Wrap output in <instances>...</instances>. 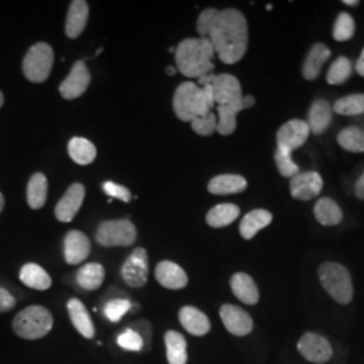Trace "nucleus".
I'll use <instances>...</instances> for the list:
<instances>
[{"mask_svg": "<svg viewBox=\"0 0 364 364\" xmlns=\"http://www.w3.org/2000/svg\"><path fill=\"white\" fill-rule=\"evenodd\" d=\"M91 254V240L81 231H69L64 239V257L68 264H80Z\"/></svg>", "mask_w": 364, "mask_h": 364, "instance_id": "nucleus-16", "label": "nucleus"}, {"mask_svg": "<svg viewBox=\"0 0 364 364\" xmlns=\"http://www.w3.org/2000/svg\"><path fill=\"white\" fill-rule=\"evenodd\" d=\"M243 100V99H242ZM243 111V105H218V132L224 136L232 135L236 130V117Z\"/></svg>", "mask_w": 364, "mask_h": 364, "instance_id": "nucleus-33", "label": "nucleus"}, {"mask_svg": "<svg viewBox=\"0 0 364 364\" xmlns=\"http://www.w3.org/2000/svg\"><path fill=\"white\" fill-rule=\"evenodd\" d=\"M21 281L30 289L48 290L52 287V277L37 263H26L19 273Z\"/></svg>", "mask_w": 364, "mask_h": 364, "instance_id": "nucleus-27", "label": "nucleus"}, {"mask_svg": "<svg viewBox=\"0 0 364 364\" xmlns=\"http://www.w3.org/2000/svg\"><path fill=\"white\" fill-rule=\"evenodd\" d=\"M132 308L131 301L127 299H115L108 301L105 305V316L111 323H119L123 316L130 312Z\"/></svg>", "mask_w": 364, "mask_h": 364, "instance_id": "nucleus-39", "label": "nucleus"}, {"mask_svg": "<svg viewBox=\"0 0 364 364\" xmlns=\"http://www.w3.org/2000/svg\"><path fill=\"white\" fill-rule=\"evenodd\" d=\"M240 215V208L235 204H219L207 213V224L212 228H224L232 224Z\"/></svg>", "mask_w": 364, "mask_h": 364, "instance_id": "nucleus-30", "label": "nucleus"}, {"mask_svg": "<svg viewBox=\"0 0 364 364\" xmlns=\"http://www.w3.org/2000/svg\"><path fill=\"white\" fill-rule=\"evenodd\" d=\"M192 130L201 136H209L218 130V117L213 112H209L207 117H195L191 122Z\"/></svg>", "mask_w": 364, "mask_h": 364, "instance_id": "nucleus-41", "label": "nucleus"}, {"mask_svg": "<svg viewBox=\"0 0 364 364\" xmlns=\"http://www.w3.org/2000/svg\"><path fill=\"white\" fill-rule=\"evenodd\" d=\"M197 33L208 38L221 63L232 65L239 63L247 52V19L235 9H207L197 19Z\"/></svg>", "mask_w": 364, "mask_h": 364, "instance_id": "nucleus-1", "label": "nucleus"}, {"mask_svg": "<svg viewBox=\"0 0 364 364\" xmlns=\"http://www.w3.org/2000/svg\"><path fill=\"white\" fill-rule=\"evenodd\" d=\"M180 323L185 331L193 336H204L210 331V321L205 313L195 306H183L178 313Z\"/></svg>", "mask_w": 364, "mask_h": 364, "instance_id": "nucleus-22", "label": "nucleus"}, {"mask_svg": "<svg viewBox=\"0 0 364 364\" xmlns=\"http://www.w3.org/2000/svg\"><path fill=\"white\" fill-rule=\"evenodd\" d=\"M213 95H215V103L218 105H232L242 103L243 91L239 80L228 75L223 73L215 77L212 82Z\"/></svg>", "mask_w": 364, "mask_h": 364, "instance_id": "nucleus-14", "label": "nucleus"}, {"mask_svg": "<svg viewBox=\"0 0 364 364\" xmlns=\"http://www.w3.org/2000/svg\"><path fill=\"white\" fill-rule=\"evenodd\" d=\"M166 72H168V75H170V76H174V75H176V68L169 66V68L166 69Z\"/></svg>", "mask_w": 364, "mask_h": 364, "instance_id": "nucleus-49", "label": "nucleus"}, {"mask_svg": "<svg viewBox=\"0 0 364 364\" xmlns=\"http://www.w3.org/2000/svg\"><path fill=\"white\" fill-rule=\"evenodd\" d=\"M235 297L246 305H257L259 302V289L255 281L246 273H236L230 281Z\"/></svg>", "mask_w": 364, "mask_h": 364, "instance_id": "nucleus-23", "label": "nucleus"}, {"mask_svg": "<svg viewBox=\"0 0 364 364\" xmlns=\"http://www.w3.org/2000/svg\"><path fill=\"white\" fill-rule=\"evenodd\" d=\"M324 180L317 171H299L290 178V195L299 201H311L321 193Z\"/></svg>", "mask_w": 364, "mask_h": 364, "instance_id": "nucleus-11", "label": "nucleus"}, {"mask_svg": "<svg viewBox=\"0 0 364 364\" xmlns=\"http://www.w3.org/2000/svg\"><path fill=\"white\" fill-rule=\"evenodd\" d=\"M355 70L358 72L359 76L364 77V48L362 53H360V55H359V58H358V61H356V64H355Z\"/></svg>", "mask_w": 364, "mask_h": 364, "instance_id": "nucleus-46", "label": "nucleus"}, {"mask_svg": "<svg viewBox=\"0 0 364 364\" xmlns=\"http://www.w3.org/2000/svg\"><path fill=\"white\" fill-rule=\"evenodd\" d=\"M338 144L350 153H364V131L353 124L348 126L338 132Z\"/></svg>", "mask_w": 364, "mask_h": 364, "instance_id": "nucleus-34", "label": "nucleus"}, {"mask_svg": "<svg viewBox=\"0 0 364 364\" xmlns=\"http://www.w3.org/2000/svg\"><path fill=\"white\" fill-rule=\"evenodd\" d=\"M333 120L332 105L326 99H316L308 112V126L314 135H320L328 130Z\"/></svg>", "mask_w": 364, "mask_h": 364, "instance_id": "nucleus-20", "label": "nucleus"}, {"mask_svg": "<svg viewBox=\"0 0 364 364\" xmlns=\"http://www.w3.org/2000/svg\"><path fill=\"white\" fill-rule=\"evenodd\" d=\"M273 221V215L266 209H254L248 212L247 215L240 221L239 231L243 239L251 240L254 236L259 232L260 230L270 225Z\"/></svg>", "mask_w": 364, "mask_h": 364, "instance_id": "nucleus-25", "label": "nucleus"}, {"mask_svg": "<svg viewBox=\"0 0 364 364\" xmlns=\"http://www.w3.org/2000/svg\"><path fill=\"white\" fill-rule=\"evenodd\" d=\"M117 346L126 351L139 352L144 348V340L135 329H126L117 335Z\"/></svg>", "mask_w": 364, "mask_h": 364, "instance_id": "nucleus-40", "label": "nucleus"}, {"mask_svg": "<svg viewBox=\"0 0 364 364\" xmlns=\"http://www.w3.org/2000/svg\"><path fill=\"white\" fill-rule=\"evenodd\" d=\"M103 189H105V193L109 196V197L117 198V200H120L123 203H130V191L126 186L119 185L117 182L107 181L103 185Z\"/></svg>", "mask_w": 364, "mask_h": 364, "instance_id": "nucleus-42", "label": "nucleus"}, {"mask_svg": "<svg viewBox=\"0 0 364 364\" xmlns=\"http://www.w3.org/2000/svg\"><path fill=\"white\" fill-rule=\"evenodd\" d=\"M331 57V49L321 43H314L311 50L306 54L304 64H302V76L308 81H314L320 77L321 70L326 65V61Z\"/></svg>", "mask_w": 364, "mask_h": 364, "instance_id": "nucleus-18", "label": "nucleus"}, {"mask_svg": "<svg viewBox=\"0 0 364 364\" xmlns=\"http://www.w3.org/2000/svg\"><path fill=\"white\" fill-rule=\"evenodd\" d=\"M242 105H243V109H248V108L254 107V105H255V99H254V96H251V95H246V96H243Z\"/></svg>", "mask_w": 364, "mask_h": 364, "instance_id": "nucleus-47", "label": "nucleus"}, {"mask_svg": "<svg viewBox=\"0 0 364 364\" xmlns=\"http://www.w3.org/2000/svg\"><path fill=\"white\" fill-rule=\"evenodd\" d=\"M156 279L161 287L169 290H181L189 281L181 266L170 260H162L156 264Z\"/></svg>", "mask_w": 364, "mask_h": 364, "instance_id": "nucleus-17", "label": "nucleus"}, {"mask_svg": "<svg viewBox=\"0 0 364 364\" xmlns=\"http://www.w3.org/2000/svg\"><path fill=\"white\" fill-rule=\"evenodd\" d=\"M333 114L344 117H360L364 114V93H353L335 102Z\"/></svg>", "mask_w": 364, "mask_h": 364, "instance_id": "nucleus-35", "label": "nucleus"}, {"mask_svg": "<svg viewBox=\"0 0 364 364\" xmlns=\"http://www.w3.org/2000/svg\"><path fill=\"white\" fill-rule=\"evenodd\" d=\"M318 279L326 293L340 305H348L353 299L350 272L336 262H324L318 267Z\"/></svg>", "mask_w": 364, "mask_h": 364, "instance_id": "nucleus-5", "label": "nucleus"}, {"mask_svg": "<svg viewBox=\"0 0 364 364\" xmlns=\"http://www.w3.org/2000/svg\"><path fill=\"white\" fill-rule=\"evenodd\" d=\"M4 208V196L0 193V212Z\"/></svg>", "mask_w": 364, "mask_h": 364, "instance_id": "nucleus-50", "label": "nucleus"}, {"mask_svg": "<svg viewBox=\"0 0 364 364\" xmlns=\"http://www.w3.org/2000/svg\"><path fill=\"white\" fill-rule=\"evenodd\" d=\"M90 6L84 0H75L69 6L66 16L65 33L68 38L76 39L82 34L88 23Z\"/></svg>", "mask_w": 364, "mask_h": 364, "instance_id": "nucleus-19", "label": "nucleus"}, {"mask_svg": "<svg viewBox=\"0 0 364 364\" xmlns=\"http://www.w3.org/2000/svg\"><path fill=\"white\" fill-rule=\"evenodd\" d=\"M356 25L355 19L348 13H340L333 25V38L338 42H346L355 36Z\"/></svg>", "mask_w": 364, "mask_h": 364, "instance_id": "nucleus-37", "label": "nucleus"}, {"mask_svg": "<svg viewBox=\"0 0 364 364\" xmlns=\"http://www.w3.org/2000/svg\"><path fill=\"white\" fill-rule=\"evenodd\" d=\"M53 324L54 320L49 309L41 305H31L15 316L13 331L19 338L38 340L52 331Z\"/></svg>", "mask_w": 364, "mask_h": 364, "instance_id": "nucleus-4", "label": "nucleus"}, {"mask_svg": "<svg viewBox=\"0 0 364 364\" xmlns=\"http://www.w3.org/2000/svg\"><path fill=\"white\" fill-rule=\"evenodd\" d=\"M343 4L350 6V7H356V6H359V1L358 0H343Z\"/></svg>", "mask_w": 364, "mask_h": 364, "instance_id": "nucleus-48", "label": "nucleus"}, {"mask_svg": "<svg viewBox=\"0 0 364 364\" xmlns=\"http://www.w3.org/2000/svg\"><path fill=\"white\" fill-rule=\"evenodd\" d=\"M53 64L54 52L52 46L45 42H38L28 49L23 58V75L28 81L41 84L50 76Z\"/></svg>", "mask_w": 364, "mask_h": 364, "instance_id": "nucleus-6", "label": "nucleus"}, {"mask_svg": "<svg viewBox=\"0 0 364 364\" xmlns=\"http://www.w3.org/2000/svg\"><path fill=\"white\" fill-rule=\"evenodd\" d=\"M353 72L351 60L341 55L338 57L326 72V82L329 85H343L348 78L351 77Z\"/></svg>", "mask_w": 364, "mask_h": 364, "instance_id": "nucleus-36", "label": "nucleus"}, {"mask_svg": "<svg viewBox=\"0 0 364 364\" xmlns=\"http://www.w3.org/2000/svg\"><path fill=\"white\" fill-rule=\"evenodd\" d=\"M166 359L169 364L188 363V344L186 338L177 331H168L165 333Z\"/></svg>", "mask_w": 364, "mask_h": 364, "instance_id": "nucleus-29", "label": "nucleus"}, {"mask_svg": "<svg viewBox=\"0 0 364 364\" xmlns=\"http://www.w3.org/2000/svg\"><path fill=\"white\" fill-rule=\"evenodd\" d=\"M220 318L225 329L234 336H247L254 329L252 317L240 306L225 304L220 308Z\"/></svg>", "mask_w": 364, "mask_h": 364, "instance_id": "nucleus-12", "label": "nucleus"}, {"mask_svg": "<svg viewBox=\"0 0 364 364\" xmlns=\"http://www.w3.org/2000/svg\"><path fill=\"white\" fill-rule=\"evenodd\" d=\"M314 218L324 227H335L343 221V210L338 203L329 197H321L314 204Z\"/></svg>", "mask_w": 364, "mask_h": 364, "instance_id": "nucleus-26", "label": "nucleus"}, {"mask_svg": "<svg viewBox=\"0 0 364 364\" xmlns=\"http://www.w3.org/2000/svg\"><path fill=\"white\" fill-rule=\"evenodd\" d=\"M68 313L70 321L76 328L78 333L85 338H95V326L92 321L91 314L85 305L78 299H70L68 301Z\"/></svg>", "mask_w": 364, "mask_h": 364, "instance_id": "nucleus-21", "label": "nucleus"}, {"mask_svg": "<svg viewBox=\"0 0 364 364\" xmlns=\"http://www.w3.org/2000/svg\"><path fill=\"white\" fill-rule=\"evenodd\" d=\"M266 10H269V11H272V10H273V7H272V4H267V6H266Z\"/></svg>", "mask_w": 364, "mask_h": 364, "instance_id": "nucleus-52", "label": "nucleus"}, {"mask_svg": "<svg viewBox=\"0 0 364 364\" xmlns=\"http://www.w3.org/2000/svg\"><path fill=\"white\" fill-rule=\"evenodd\" d=\"M215 77H216V75H213V73L204 75V76H201V77L198 78V84L201 85V88H203V87H207V85H212V82L215 81Z\"/></svg>", "mask_w": 364, "mask_h": 364, "instance_id": "nucleus-45", "label": "nucleus"}, {"mask_svg": "<svg viewBox=\"0 0 364 364\" xmlns=\"http://www.w3.org/2000/svg\"><path fill=\"white\" fill-rule=\"evenodd\" d=\"M246 189L247 181L239 174H220L213 177L208 183V192L212 195H235L242 193Z\"/></svg>", "mask_w": 364, "mask_h": 364, "instance_id": "nucleus-24", "label": "nucleus"}, {"mask_svg": "<svg viewBox=\"0 0 364 364\" xmlns=\"http://www.w3.org/2000/svg\"><path fill=\"white\" fill-rule=\"evenodd\" d=\"M299 353L311 363L324 364L333 356V350L324 336L308 332L299 338L297 344Z\"/></svg>", "mask_w": 364, "mask_h": 364, "instance_id": "nucleus-10", "label": "nucleus"}, {"mask_svg": "<svg viewBox=\"0 0 364 364\" xmlns=\"http://www.w3.org/2000/svg\"><path fill=\"white\" fill-rule=\"evenodd\" d=\"M48 198V180L45 174L36 173L27 185V203L31 209H41Z\"/></svg>", "mask_w": 364, "mask_h": 364, "instance_id": "nucleus-31", "label": "nucleus"}, {"mask_svg": "<svg viewBox=\"0 0 364 364\" xmlns=\"http://www.w3.org/2000/svg\"><path fill=\"white\" fill-rule=\"evenodd\" d=\"M15 305H16V299L13 294L7 289L0 287V313L13 311Z\"/></svg>", "mask_w": 364, "mask_h": 364, "instance_id": "nucleus-43", "label": "nucleus"}, {"mask_svg": "<svg viewBox=\"0 0 364 364\" xmlns=\"http://www.w3.org/2000/svg\"><path fill=\"white\" fill-rule=\"evenodd\" d=\"M85 197V188L82 183L75 182L66 191L65 195L57 203L54 213L55 218L63 223H70L77 215Z\"/></svg>", "mask_w": 364, "mask_h": 364, "instance_id": "nucleus-15", "label": "nucleus"}, {"mask_svg": "<svg viewBox=\"0 0 364 364\" xmlns=\"http://www.w3.org/2000/svg\"><path fill=\"white\" fill-rule=\"evenodd\" d=\"M355 189V196L359 198V200H364V171L363 174L358 178V181L353 186Z\"/></svg>", "mask_w": 364, "mask_h": 364, "instance_id": "nucleus-44", "label": "nucleus"}, {"mask_svg": "<svg viewBox=\"0 0 364 364\" xmlns=\"http://www.w3.org/2000/svg\"><path fill=\"white\" fill-rule=\"evenodd\" d=\"M136 228L127 219L103 221L96 231V242L103 247H129L136 240Z\"/></svg>", "mask_w": 364, "mask_h": 364, "instance_id": "nucleus-7", "label": "nucleus"}, {"mask_svg": "<svg viewBox=\"0 0 364 364\" xmlns=\"http://www.w3.org/2000/svg\"><path fill=\"white\" fill-rule=\"evenodd\" d=\"M215 49L208 38H186L174 50L176 65L185 77L200 78L212 73Z\"/></svg>", "mask_w": 364, "mask_h": 364, "instance_id": "nucleus-2", "label": "nucleus"}, {"mask_svg": "<svg viewBox=\"0 0 364 364\" xmlns=\"http://www.w3.org/2000/svg\"><path fill=\"white\" fill-rule=\"evenodd\" d=\"M274 161H275L277 169L281 173L282 177H285V178H293L294 176L299 174V165L293 161L290 151L277 147L275 154H274Z\"/></svg>", "mask_w": 364, "mask_h": 364, "instance_id": "nucleus-38", "label": "nucleus"}, {"mask_svg": "<svg viewBox=\"0 0 364 364\" xmlns=\"http://www.w3.org/2000/svg\"><path fill=\"white\" fill-rule=\"evenodd\" d=\"M309 135L311 130L305 120L291 119L284 123L279 130L277 131V147L291 153L293 150H297L301 146H304Z\"/></svg>", "mask_w": 364, "mask_h": 364, "instance_id": "nucleus-9", "label": "nucleus"}, {"mask_svg": "<svg viewBox=\"0 0 364 364\" xmlns=\"http://www.w3.org/2000/svg\"><path fill=\"white\" fill-rule=\"evenodd\" d=\"M105 278V270L103 264L92 262L84 264L81 269H78L76 274V281L78 287H82L84 290L95 291L103 285Z\"/></svg>", "mask_w": 364, "mask_h": 364, "instance_id": "nucleus-28", "label": "nucleus"}, {"mask_svg": "<svg viewBox=\"0 0 364 364\" xmlns=\"http://www.w3.org/2000/svg\"><path fill=\"white\" fill-rule=\"evenodd\" d=\"M90 69L87 68L84 61H77L72 68L70 73L63 81V84L60 85V93L66 100H75L85 93L90 87Z\"/></svg>", "mask_w": 364, "mask_h": 364, "instance_id": "nucleus-13", "label": "nucleus"}, {"mask_svg": "<svg viewBox=\"0 0 364 364\" xmlns=\"http://www.w3.org/2000/svg\"><path fill=\"white\" fill-rule=\"evenodd\" d=\"M3 103H4V96H3V93L0 91V108H1Z\"/></svg>", "mask_w": 364, "mask_h": 364, "instance_id": "nucleus-51", "label": "nucleus"}, {"mask_svg": "<svg viewBox=\"0 0 364 364\" xmlns=\"http://www.w3.org/2000/svg\"><path fill=\"white\" fill-rule=\"evenodd\" d=\"M173 109L182 122H192L195 117H207L212 112L203 90L192 81L182 82L173 97Z\"/></svg>", "mask_w": 364, "mask_h": 364, "instance_id": "nucleus-3", "label": "nucleus"}, {"mask_svg": "<svg viewBox=\"0 0 364 364\" xmlns=\"http://www.w3.org/2000/svg\"><path fill=\"white\" fill-rule=\"evenodd\" d=\"M68 153L76 164L82 166L92 164L97 154L95 144H92L91 141L80 136L70 139L68 144Z\"/></svg>", "mask_w": 364, "mask_h": 364, "instance_id": "nucleus-32", "label": "nucleus"}, {"mask_svg": "<svg viewBox=\"0 0 364 364\" xmlns=\"http://www.w3.org/2000/svg\"><path fill=\"white\" fill-rule=\"evenodd\" d=\"M120 275L130 287H142L149 278V254L144 247L135 248L122 266Z\"/></svg>", "mask_w": 364, "mask_h": 364, "instance_id": "nucleus-8", "label": "nucleus"}]
</instances>
